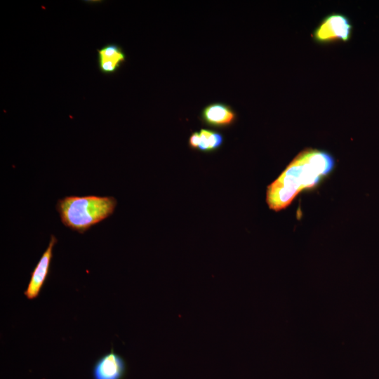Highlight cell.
<instances>
[{
	"instance_id": "cell-7",
	"label": "cell",
	"mask_w": 379,
	"mask_h": 379,
	"mask_svg": "<svg viewBox=\"0 0 379 379\" xmlns=\"http://www.w3.org/2000/svg\"><path fill=\"white\" fill-rule=\"evenodd\" d=\"M97 62L104 74H114L125 62L126 55L122 48L116 44H107L97 50Z\"/></svg>"
},
{
	"instance_id": "cell-6",
	"label": "cell",
	"mask_w": 379,
	"mask_h": 379,
	"mask_svg": "<svg viewBox=\"0 0 379 379\" xmlns=\"http://www.w3.org/2000/svg\"><path fill=\"white\" fill-rule=\"evenodd\" d=\"M237 118L234 110L224 102H213L201 110V119L207 126L214 128H226L234 124Z\"/></svg>"
},
{
	"instance_id": "cell-8",
	"label": "cell",
	"mask_w": 379,
	"mask_h": 379,
	"mask_svg": "<svg viewBox=\"0 0 379 379\" xmlns=\"http://www.w3.org/2000/svg\"><path fill=\"white\" fill-rule=\"evenodd\" d=\"M200 145L198 150L211 152L219 149L223 143V136L220 133L209 129L202 128L199 131Z\"/></svg>"
},
{
	"instance_id": "cell-4",
	"label": "cell",
	"mask_w": 379,
	"mask_h": 379,
	"mask_svg": "<svg viewBox=\"0 0 379 379\" xmlns=\"http://www.w3.org/2000/svg\"><path fill=\"white\" fill-rule=\"evenodd\" d=\"M58 240L54 235L51 236L48 247L44 252L38 263L31 272V277L24 294L29 300L36 298L48 275L53 258V247Z\"/></svg>"
},
{
	"instance_id": "cell-2",
	"label": "cell",
	"mask_w": 379,
	"mask_h": 379,
	"mask_svg": "<svg viewBox=\"0 0 379 379\" xmlns=\"http://www.w3.org/2000/svg\"><path fill=\"white\" fill-rule=\"evenodd\" d=\"M111 196H66L58 201L56 210L62 223L84 234L93 225L109 217L117 206Z\"/></svg>"
},
{
	"instance_id": "cell-9",
	"label": "cell",
	"mask_w": 379,
	"mask_h": 379,
	"mask_svg": "<svg viewBox=\"0 0 379 379\" xmlns=\"http://www.w3.org/2000/svg\"><path fill=\"white\" fill-rule=\"evenodd\" d=\"M200 134L199 132H193L189 138V146L192 149H198L200 145Z\"/></svg>"
},
{
	"instance_id": "cell-3",
	"label": "cell",
	"mask_w": 379,
	"mask_h": 379,
	"mask_svg": "<svg viewBox=\"0 0 379 379\" xmlns=\"http://www.w3.org/2000/svg\"><path fill=\"white\" fill-rule=\"evenodd\" d=\"M352 25L350 19L342 13H333L325 16L314 29L312 36L320 44L336 41H348L351 38Z\"/></svg>"
},
{
	"instance_id": "cell-5",
	"label": "cell",
	"mask_w": 379,
	"mask_h": 379,
	"mask_svg": "<svg viewBox=\"0 0 379 379\" xmlns=\"http://www.w3.org/2000/svg\"><path fill=\"white\" fill-rule=\"evenodd\" d=\"M125 371L124 360L112 349L96 361L93 375V379H121Z\"/></svg>"
},
{
	"instance_id": "cell-1",
	"label": "cell",
	"mask_w": 379,
	"mask_h": 379,
	"mask_svg": "<svg viewBox=\"0 0 379 379\" xmlns=\"http://www.w3.org/2000/svg\"><path fill=\"white\" fill-rule=\"evenodd\" d=\"M335 162L326 152L308 148L301 151L270 185L266 201L270 209L279 211L290 205L303 190L314 187L329 173Z\"/></svg>"
}]
</instances>
